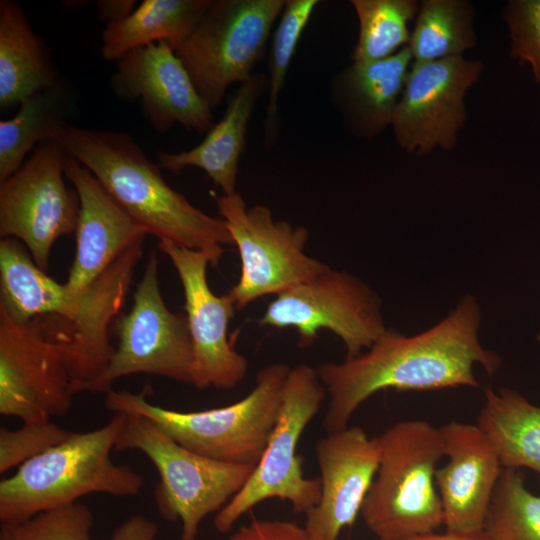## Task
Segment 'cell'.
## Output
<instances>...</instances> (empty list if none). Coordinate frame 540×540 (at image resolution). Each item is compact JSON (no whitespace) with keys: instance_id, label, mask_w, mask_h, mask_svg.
<instances>
[{"instance_id":"obj_1","label":"cell","mask_w":540,"mask_h":540,"mask_svg":"<svg viewBox=\"0 0 540 540\" xmlns=\"http://www.w3.org/2000/svg\"><path fill=\"white\" fill-rule=\"evenodd\" d=\"M481 321L478 300L465 294L444 318L420 333L407 336L387 328L361 354L320 364L315 369L329 396L326 433L348 427L360 405L381 390L477 388L476 365L489 376L501 366L500 356L480 342Z\"/></svg>"},{"instance_id":"obj_2","label":"cell","mask_w":540,"mask_h":540,"mask_svg":"<svg viewBox=\"0 0 540 540\" xmlns=\"http://www.w3.org/2000/svg\"><path fill=\"white\" fill-rule=\"evenodd\" d=\"M57 142L148 234L194 250L234 245L223 219L206 214L170 187L159 165L128 133L66 124Z\"/></svg>"},{"instance_id":"obj_3","label":"cell","mask_w":540,"mask_h":540,"mask_svg":"<svg viewBox=\"0 0 540 540\" xmlns=\"http://www.w3.org/2000/svg\"><path fill=\"white\" fill-rule=\"evenodd\" d=\"M124 418V413H114L100 428L71 432L67 439L26 461L13 475L1 480V522L25 520L93 493L138 495L144 484L142 476L130 466L118 465L111 459Z\"/></svg>"},{"instance_id":"obj_4","label":"cell","mask_w":540,"mask_h":540,"mask_svg":"<svg viewBox=\"0 0 540 540\" xmlns=\"http://www.w3.org/2000/svg\"><path fill=\"white\" fill-rule=\"evenodd\" d=\"M290 367L272 363L256 376V385L241 400L222 407L182 412L147 400L141 392L110 390L105 407L114 413H133L151 419L187 449L227 463L256 466L278 422L282 394Z\"/></svg>"},{"instance_id":"obj_5","label":"cell","mask_w":540,"mask_h":540,"mask_svg":"<svg viewBox=\"0 0 540 540\" xmlns=\"http://www.w3.org/2000/svg\"><path fill=\"white\" fill-rule=\"evenodd\" d=\"M379 437L377 473L361 509L367 528L379 540H406L443 525L435 483L444 457L439 428L425 420H403Z\"/></svg>"},{"instance_id":"obj_6","label":"cell","mask_w":540,"mask_h":540,"mask_svg":"<svg viewBox=\"0 0 540 540\" xmlns=\"http://www.w3.org/2000/svg\"><path fill=\"white\" fill-rule=\"evenodd\" d=\"M115 450H139L157 469L155 500L161 516L181 521L180 540H196L201 522L219 511L251 477L255 466L218 461L175 441L149 418L124 413Z\"/></svg>"},{"instance_id":"obj_7","label":"cell","mask_w":540,"mask_h":540,"mask_svg":"<svg viewBox=\"0 0 540 540\" xmlns=\"http://www.w3.org/2000/svg\"><path fill=\"white\" fill-rule=\"evenodd\" d=\"M73 327L47 314L18 323L0 310V413L23 423L48 422L72 407L65 347Z\"/></svg>"},{"instance_id":"obj_8","label":"cell","mask_w":540,"mask_h":540,"mask_svg":"<svg viewBox=\"0 0 540 540\" xmlns=\"http://www.w3.org/2000/svg\"><path fill=\"white\" fill-rule=\"evenodd\" d=\"M325 395L315 368L301 363L290 369L269 443L246 484L216 513L213 523L218 532L230 531L241 516L266 499L287 501L295 513L303 514L318 504L321 480L304 477L302 458L296 449Z\"/></svg>"},{"instance_id":"obj_9","label":"cell","mask_w":540,"mask_h":540,"mask_svg":"<svg viewBox=\"0 0 540 540\" xmlns=\"http://www.w3.org/2000/svg\"><path fill=\"white\" fill-rule=\"evenodd\" d=\"M286 0H212L175 51L198 93L216 109L227 89L244 83L261 57Z\"/></svg>"},{"instance_id":"obj_10","label":"cell","mask_w":540,"mask_h":540,"mask_svg":"<svg viewBox=\"0 0 540 540\" xmlns=\"http://www.w3.org/2000/svg\"><path fill=\"white\" fill-rule=\"evenodd\" d=\"M158 265L157 253L151 252L130 311L115 321L119 345L111 362L101 375L75 387L74 394H106L114 381L139 373L192 383L193 351L186 315L166 306Z\"/></svg>"},{"instance_id":"obj_11","label":"cell","mask_w":540,"mask_h":540,"mask_svg":"<svg viewBox=\"0 0 540 540\" xmlns=\"http://www.w3.org/2000/svg\"><path fill=\"white\" fill-rule=\"evenodd\" d=\"M216 206L240 255L239 280L227 292L237 310L310 281L329 267L306 254V227L274 220L267 206L247 207L238 192L219 196Z\"/></svg>"},{"instance_id":"obj_12","label":"cell","mask_w":540,"mask_h":540,"mask_svg":"<svg viewBox=\"0 0 540 540\" xmlns=\"http://www.w3.org/2000/svg\"><path fill=\"white\" fill-rule=\"evenodd\" d=\"M258 322L296 329L301 348L327 329L342 340L346 358L369 349L387 329L380 296L360 278L330 267L276 295Z\"/></svg>"},{"instance_id":"obj_13","label":"cell","mask_w":540,"mask_h":540,"mask_svg":"<svg viewBox=\"0 0 540 540\" xmlns=\"http://www.w3.org/2000/svg\"><path fill=\"white\" fill-rule=\"evenodd\" d=\"M66 151L40 143L22 167L0 184V237L21 241L47 271L56 240L76 230L80 200L65 183Z\"/></svg>"},{"instance_id":"obj_14","label":"cell","mask_w":540,"mask_h":540,"mask_svg":"<svg viewBox=\"0 0 540 540\" xmlns=\"http://www.w3.org/2000/svg\"><path fill=\"white\" fill-rule=\"evenodd\" d=\"M158 249L168 256L181 281L184 310L192 342V385L198 389H232L247 375L248 361L228 338L237 310L228 293L215 295L207 281V266H217L224 250H194L169 240Z\"/></svg>"},{"instance_id":"obj_15","label":"cell","mask_w":540,"mask_h":540,"mask_svg":"<svg viewBox=\"0 0 540 540\" xmlns=\"http://www.w3.org/2000/svg\"><path fill=\"white\" fill-rule=\"evenodd\" d=\"M482 70L463 56L413 61L391 124L399 146L417 155L452 150L467 118L465 96Z\"/></svg>"},{"instance_id":"obj_16","label":"cell","mask_w":540,"mask_h":540,"mask_svg":"<svg viewBox=\"0 0 540 540\" xmlns=\"http://www.w3.org/2000/svg\"><path fill=\"white\" fill-rule=\"evenodd\" d=\"M110 84L122 100L137 101L144 117L159 133L176 123L200 134L214 125L212 109L165 41L133 49L118 59Z\"/></svg>"},{"instance_id":"obj_17","label":"cell","mask_w":540,"mask_h":540,"mask_svg":"<svg viewBox=\"0 0 540 540\" xmlns=\"http://www.w3.org/2000/svg\"><path fill=\"white\" fill-rule=\"evenodd\" d=\"M379 437L359 426L327 433L315 445L321 473V496L306 516L311 540H337L361 513L380 461Z\"/></svg>"},{"instance_id":"obj_18","label":"cell","mask_w":540,"mask_h":540,"mask_svg":"<svg viewBox=\"0 0 540 540\" xmlns=\"http://www.w3.org/2000/svg\"><path fill=\"white\" fill-rule=\"evenodd\" d=\"M439 429L448 458L435 473L443 525L449 533H481L503 470L499 455L477 424L451 421Z\"/></svg>"},{"instance_id":"obj_19","label":"cell","mask_w":540,"mask_h":540,"mask_svg":"<svg viewBox=\"0 0 540 540\" xmlns=\"http://www.w3.org/2000/svg\"><path fill=\"white\" fill-rule=\"evenodd\" d=\"M65 176L80 200L75 258L66 285L87 288L123 252L145 239L147 231L110 195L95 175L66 154Z\"/></svg>"},{"instance_id":"obj_20","label":"cell","mask_w":540,"mask_h":540,"mask_svg":"<svg viewBox=\"0 0 540 540\" xmlns=\"http://www.w3.org/2000/svg\"><path fill=\"white\" fill-rule=\"evenodd\" d=\"M143 242L128 248L79 292L77 309L69 320L73 327L72 340L65 347L72 393L78 385L101 375L115 354L109 326L125 303L135 267L143 254Z\"/></svg>"},{"instance_id":"obj_21","label":"cell","mask_w":540,"mask_h":540,"mask_svg":"<svg viewBox=\"0 0 540 540\" xmlns=\"http://www.w3.org/2000/svg\"><path fill=\"white\" fill-rule=\"evenodd\" d=\"M412 63L407 45L381 60L353 62L334 79L333 98L349 131L372 138L391 126Z\"/></svg>"},{"instance_id":"obj_22","label":"cell","mask_w":540,"mask_h":540,"mask_svg":"<svg viewBox=\"0 0 540 540\" xmlns=\"http://www.w3.org/2000/svg\"><path fill=\"white\" fill-rule=\"evenodd\" d=\"M266 86L264 75L256 74L231 95L222 119L207 132L197 146L179 153L160 151L161 169L179 173L187 167H197L218 185L224 195L236 191L238 164L248 123L254 106Z\"/></svg>"},{"instance_id":"obj_23","label":"cell","mask_w":540,"mask_h":540,"mask_svg":"<svg viewBox=\"0 0 540 540\" xmlns=\"http://www.w3.org/2000/svg\"><path fill=\"white\" fill-rule=\"evenodd\" d=\"M59 81L44 40L20 4L0 1V107L6 110Z\"/></svg>"},{"instance_id":"obj_24","label":"cell","mask_w":540,"mask_h":540,"mask_svg":"<svg viewBox=\"0 0 540 540\" xmlns=\"http://www.w3.org/2000/svg\"><path fill=\"white\" fill-rule=\"evenodd\" d=\"M212 0H144L125 19L106 25L104 59L118 60L133 49L165 41L176 51L201 21Z\"/></svg>"},{"instance_id":"obj_25","label":"cell","mask_w":540,"mask_h":540,"mask_svg":"<svg viewBox=\"0 0 540 540\" xmlns=\"http://www.w3.org/2000/svg\"><path fill=\"white\" fill-rule=\"evenodd\" d=\"M476 424L492 442L503 468H527L540 479V406L515 389L485 388Z\"/></svg>"},{"instance_id":"obj_26","label":"cell","mask_w":540,"mask_h":540,"mask_svg":"<svg viewBox=\"0 0 540 540\" xmlns=\"http://www.w3.org/2000/svg\"><path fill=\"white\" fill-rule=\"evenodd\" d=\"M68 86L60 82L19 104L11 119L0 121V182L17 172L25 156L40 143L57 141L70 109Z\"/></svg>"},{"instance_id":"obj_27","label":"cell","mask_w":540,"mask_h":540,"mask_svg":"<svg viewBox=\"0 0 540 540\" xmlns=\"http://www.w3.org/2000/svg\"><path fill=\"white\" fill-rule=\"evenodd\" d=\"M474 9L465 0H424L411 33L414 62L462 57L476 44Z\"/></svg>"},{"instance_id":"obj_28","label":"cell","mask_w":540,"mask_h":540,"mask_svg":"<svg viewBox=\"0 0 540 540\" xmlns=\"http://www.w3.org/2000/svg\"><path fill=\"white\" fill-rule=\"evenodd\" d=\"M359 21V37L352 52L353 62L387 58L410 41L408 23L417 15L415 0H352Z\"/></svg>"},{"instance_id":"obj_29","label":"cell","mask_w":540,"mask_h":540,"mask_svg":"<svg viewBox=\"0 0 540 540\" xmlns=\"http://www.w3.org/2000/svg\"><path fill=\"white\" fill-rule=\"evenodd\" d=\"M483 532L491 540H540V494L526 487L521 470L503 468Z\"/></svg>"},{"instance_id":"obj_30","label":"cell","mask_w":540,"mask_h":540,"mask_svg":"<svg viewBox=\"0 0 540 540\" xmlns=\"http://www.w3.org/2000/svg\"><path fill=\"white\" fill-rule=\"evenodd\" d=\"M318 3L317 0L285 1L280 22L274 34L269 62V98L264 120V139L267 145L274 142L277 137L279 94L302 32Z\"/></svg>"},{"instance_id":"obj_31","label":"cell","mask_w":540,"mask_h":540,"mask_svg":"<svg viewBox=\"0 0 540 540\" xmlns=\"http://www.w3.org/2000/svg\"><path fill=\"white\" fill-rule=\"evenodd\" d=\"M93 522L89 507L75 502L25 520L1 522L0 540H91Z\"/></svg>"},{"instance_id":"obj_32","label":"cell","mask_w":540,"mask_h":540,"mask_svg":"<svg viewBox=\"0 0 540 540\" xmlns=\"http://www.w3.org/2000/svg\"><path fill=\"white\" fill-rule=\"evenodd\" d=\"M504 20L510 37V55L531 68L540 90V0H511Z\"/></svg>"},{"instance_id":"obj_33","label":"cell","mask_w":540,"mask_h":540,"mask_svg":"<svg viewBox=\"0 0 540 540\" xmlns=\"http://www.w3.org/2000/svg\"><path fill=\"white\" fill-rule=\"evenodd\" d=\"M70 431L51 421L23 423L16 430L0 428V473L20 466L69 437Z\"/></svg>"},{"instance_id":"obj_34","label":"cell","mask_w":540,"mask_h":540,"mask_svg":"<svg viewBox=\"0 0 540 540\" xmlns=\"http://www.w3.org/2000/svg\"><path fill=\"white\" fill-rule=\"evenodd\" d=\"M228 540H311L304 527L284 520H252Z\"/></svg>"},{"instance_id":"obj_35","label":"cell","mask_w":540,"mask_h":540,"mask_svg":"<svg viewBox=\"0 0 540 540\" xmlns=\"http://www.w3.org/2000/svg\"><path fill=\"white\" fill-rule=\"evenodd\" d=\"M157 525L142 515H133L113 531L110 540H155Z\"/></svg>"},{"instance_id":"obj_36","label":"cell","mask_w":540,"mask_h":540,"mask_svg":"<svg viewBox=\"0 0 540 540\" xmlns=\"http://www.w3.org/2000/svg\"><path fill=\"white\" fill-rule=\"evenodd\" d=\"M98 16L106 25L121 21L134 10V0H101L96 2Z\"/></svg>"},{"instance_id":"obj_37","label":"cell","mask_w":540,"mask_h":540,"mask_svg":"<svg viewBox=\"0 0 540 540\" xmlns=\"http://www.w3.org/2000/svg\"><path fill=\"white\" fill-rule=\"evenodd\" d=\"M406 540H491L484 532L476 534H454V533H437L433 532L426 535H421Z\"/></svg>"},{"instance_id":"obj_38","label":"cell","mask_w":540,"mask_h":540,"mask_svg":"<svg viewBox=\"0 0 540 540\" xmlns=\"http://www.w3.org/2000/svg\"><path fill=\"white\" fill-rule=\"evenodd\" d=\"M536 340L540 343V328H539V331L537 333Z\"/></svg>"}]
</instances>
